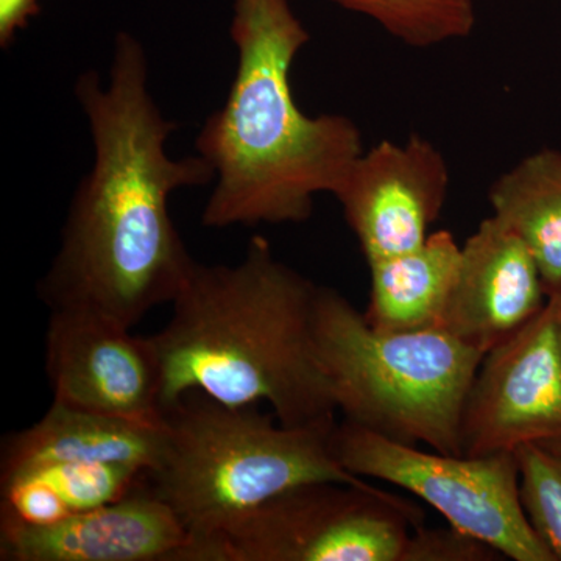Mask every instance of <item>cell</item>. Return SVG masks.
Listing matches in <instances>:
<instances>
[{
    "instance_id": "6",
    "label": "cell",
    "mask_w": 561,
    "mask_h": 561,
    "mask_svg": "<svg viewBox=\"0 0 561 561\" xmlns=\"http://www.w3.org/2000/svg\"><path fill=\"white\" fill-rule=\"evenodd\" d=\"M423 523V508L370 482L302 483L186 561H402Z\"/></svg>"
},
{
    "instance_id": "5",
    "label": "cell",
    "mask_w": 561,
    "mask_h": 561,
    "mask_svg": "<svg viewBox=\"0 0 561 561\" xmlns=\"http://www.w3.org/2000/svg\"><path fill=\"white\" fill-rule=\"evenodd\" d=\"M316 351L343 420L404 445L463 456L461 421L482 351L443 330L381 332L320 287Z\"/></svg>"
},
{
    "instance_id": "2",
    "label": "cell",
    "mask_w": 561,
    "mask_h": 561,
    "mask_svg": "<svg viewBox=\"0 0 561 561\" xmlns=\"http://www.w3.org/2000/svg\"><path fill=\"white\" fill-rule=\"evenodd\" d=\"M319 289L262 236L238 264L195 262L171 320L150 335L162 409L202 391L231 408L267 402L284 426H334L337 408L316 351Z\"/></svg>"
},
{
    "instance_id": "13",
    "label": "cell",
    "mask_w": 561,
    "mask_h": 561,
    "mask_svg": "<svg viewBox=\"0 0 561 561\" xmlns=\"http://www.w3.org/2000/svg\"><path fill=\"white\" fill-rule=\"evenodd\" d=\"M161 449V421L139 423L51 401L27 430L2 442L0 481L61 463L133 465L149 471Z\"/></svg>"
},
{
    "instance_id": "7",
    "label": "cell",
    "mask_w": 561,
    "mask_h": 561,
    "mask_svg": "<svg viewBox=\"0 0 561 561\" xmlns=\"http://www.w3.org/2000/svg\"><path fill=\"white\" fill-rule=\"evenodd\" d=\"M330 448L343 470L415 494L449 526L486 542L502 557L557 561L524 512L515 453H424L345 420L331 431Z\"/></svg>"
},
{
    "instance_id": "1",
    "label": "cell",
    "mask_w": 561,
    "mask_h": 561,
    "mask_svg": "<svg viewBox=\"0 0 561 561\" xmlns=\"http://www.w3.org/2000/svg\"><path fill=\"white\" fill-rule=\"evenodd\" d=\"M90 125L94 161L77 186L61 243L39 295L50 311L72 309L133 328L173 298L194 267L173 224L169 198L181 187L213 183L208 162L175 160L165 119L149 87L140 41H114L108 83L94 70L76 84Z\"/></svg>"
},
{
    "instance_id": "4",
    "label": "cell",
    "mask_w": 561,
    "mask_h": 561,
    "mask_svg": "<svg viewBox=\"0 0 561 561\" xmlns=\"http://www.w3.org/2000/svg\"><path fill=\"white\" fill-rule=\"evenodd\" d=\"M334 426H284L260 405L231 408L202 391L165 405L160 456L146 483L187 531L180 561L294 486L368 482L332 457Z\"/></svg>"
},
{
    "instance_id": "16",
    "label": "cell",
    "mask_w": 561,
    "mask_h": 561,
    "mask_svg": "<svg viewBox=\"0 0 561 561\" xmlns=\"http://www.w3.org/2000/svg\"><path fill=\"white\" fill-rule=\"evenodd\" d=\"M370 18L408 46L424 49L463 39L476 27V0H331Z\"/></svg>"
},
{
    "instance_id": "19",
    "label": "cell",
    "mask_w": 561,
    "mask_h": 561,
    "mask_svg": "<svg viewBox=\"0 0 561 561\" xmlns=\"http://www.w3.org/2000/svg\"><path fill=\"white\" fill-rule=\"evenodd\" d=\"M502 556L490 545L457 530L426 529L420 526L413 529L411 540L405 546L402 561H493Z\"/></svg>"
},
{
    "instance_id": "3",
    "label": "cell",
    "mask_w": 561,
    "mask_h": 561,
    "mask_svg": "<svg viewBox=\"0 0 561 561\" xmlns=\"http://www.w3.org/2000/svg\"><path fill=\"white\" fill-rule=\"evenodd\" d=\"M230 35L234 80L195 142L216 181L203 225L300 224L364 153L360 130L341 114L298 108L290 69L311 35L289 0H232Z\"/></svg>"
},
{
    "instance_id": "15",
    "label": "cell",
    "mask_w": 561,
    "mask_h": 561,
    "mask_svg": "<svg viewBox=\"0 0 561 561\" xmlns=\"http://www.w3.org/2000/svg\"><path fill=\"white\" fill-rule=\"evenodd\" d=\"M489 201L530 250L548 298L561 297V150L527 154L491 184Z\"/></svg>"
},
{
    "instance_id": "11",
    "label": "cell",
    "mask_w": 561,
    "mask_h": 561,
    "mask_svg": "<svg viewBox=\"0 0 561 561\" xmlns=\"http://www.w3.org/2000/svg\"><path fill=\"white\" fill-rule=\"evenodd\" d=\"M190 537L142 482L127 496L50 526L0 522L2 561H180Z\"/></svg>"
},
{
    "instance_id": "9",
    "label": "cell",
    "mask_w": 561,
    "mask_h": 561,
    "mask_svg": "<svg viewBox=\"0 0 561 561\" xmlns=\"http://www.w3.org/2000/svg\"><path fill=\"white\" fill-rule=\"evenodd\" d=\"M46 375L54 401L139 423L161 421V367L150 337L108 317L50 311Z\"/></svg>"
},
{
    "instance_id": "17",
    "label": "cell",
    "mask_w": 561,
    "mask_h": 561,
    "mask_svg": "<svg viewBox=\"0 0 561 561\" xmlns=\"http://www.w3.org/2000/svg\"><path fill=\"white\" fill-rule=\"evenodd\" d=\"M519 497L535 534L561 561V456L541 443L519 446Z\"/></svg>"
},
{
    "instance_id": "18",
    "label": "cell",
    "mask_w": 561,
    "mask_h": 561,
    "mask_svg": "<svg viewBox=\"0 0 561 561\" xmlns=\"http://www.w3.org/2000/svg\"><path fill=\"white\" fill-rule=\"evenodd\" d=\"M31 472L50 483L73 515L122 500L142 482L147 471L133 465L91 461L54 465Z\"/></svg>"
},
{
    "instance_id": "20",
    "label": "cell",
    "mask_w": 561,
    "mask_h": 561,
    "mask_svg": "<svg viewBox=\"0 0 561 561\" xmlns=\"http://www.w3.org/2000/svg\"><path fill=\"white\" fill-rule=\"evenodd\" d=\"M39 11V0H0V44L9 47Z\"/></svg>"
},
{
    "instance_id": "14",
    "label": "cell",
    "mask_w": 561,
    "mask_h": 561,
    "mask_svg": "<svg viewBox=\"0 0 561 561\" xmlns=\"http://www.w3.org/2000/svg\"><path fill=\"white\" fill-rule=\"evenodd\" d=\"M460 256L461 247L445 230L432 232L419 249L368 262L367 323L381 332L438 330Z\"/></svg>"
},
{
    "instance_id": "10",
    "label": "cell",
    "mask_w": 561,
    "mask_h": 561,
    "mask_svg": "<svg viewBox=\"0 0 561 561\" xmlns=\"http://www.w3.org/2000/svg\"><path fill=\"white\" fill-rule=\"evenodd\" d=\"M449 191L445 157L430 140H382L364 151L334 197L368 262L419 249Z\"/></svg>"
},
{
    "instance_id": "21",
    "label": "cell",
    "mask_w": 561,
    "mask_h": 561,
    "mask_svg": "<svg viewBox=\"0 0 561 561\" xmlns=\"http://www.w3.org/2000/svg\"><path fill=\"white\" fill-rule=\"evenodd\" d=\"M541 445L548 446V448L551 449V451L559 454V456H561V438L560 440L541 443Z\"/></svg>"
},
{
    "instance_id": "12",
    "label": "cell",
    "mask_w": 561,
    "mask_h": 561,
    "mask_svg": "<svg viewBox=\"0 0 561 561\" xmlns=\"http://www.w3.org/2000/svg\"><path fill=\"white\" fill-rule=\"evenodd\" d=\"M546 302L530 250L491 216L461 245L459 272L438 330L486 354L529 323Z\"/></svg>"
},
{
    "instance_id": "8",
    "label": "cell",
    "mask_w": 561,
    "mask_h": 561,
    "mask_svg": "<svg viewBox=\"0 0 561 561\" xmlns=\"http://www.w3.org/2000/svg\"><path fill=\"white\" fill-rule=\"evenodd\" d=\"M561 438V297L483 356L463 421V456Z\"/></svg>"
}]
</instances>
